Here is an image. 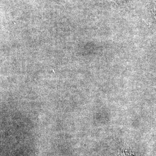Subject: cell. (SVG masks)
Wrapping results in <instances>:
<instances>
[{"label": "cell", "instance_id": "obj_1", "mask_svg": "<svg viewBox=\"0 0 156 156\" xmlns=\"http://www.w3.org/2000/svg\"><path fill=\"white\" fill-rule=\"evenodd\" d=\"M112 1L116 4H122L128 2L130 0H112Z\"/></svg>", "mask_w": 156, "mask_h": 156}]
</instances>
